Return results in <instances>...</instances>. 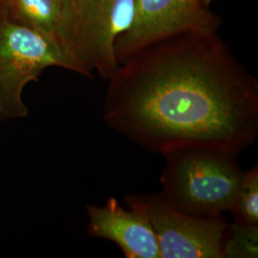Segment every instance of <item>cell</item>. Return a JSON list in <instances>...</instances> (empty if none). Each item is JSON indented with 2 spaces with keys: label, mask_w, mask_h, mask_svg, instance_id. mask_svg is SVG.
I'll list each match as a JSON object with an SVG mask.
<instances>
[{
  "label": "cell",
  "mask_w": 258,
  "mask_h": 258,
  "mask_svg": "<svg viewBox=\"0 0 258 258\" xmlns=\"http://www.w3.org/2000/svg\"><path fill=\"white\" fill-rule=\"evenodd\" d=\"M136 0H61L55 39L67 70L108 80L119 66L117 38L132 24Z\"/></svg>",
  "instance_id": "3957f363"
},
{
  "label": "cell",
  "mask_w": 258,
  "mask_h": 258,
  "mask_svg": "<svg viewBox=\"0 0 258 258\" xmlns=\"http://www.w3.org/2000/svg\"><path fill=\"white\" fill-rule=\"evenodd\" d=\"M88 233L115 243L126 258H161L156 234L148 216L138 209L109 198L102 206H87Z\"/></svg>",
  "instance_id": "52a82bcc"
},
{
  "label": "cell",
  "mask_w": 258,
  "mask_h": 258,
  "mask_svg": "<svg viewBox=\"0 0 258 258\" xmlns=\"http://www.w3.org/2000/svg\"><path fill=\"white\" fill-rule=\"evenodd\" d=\"M221 20L201 0H136L130 27L117 38L115 55L118 63L139 50L176 34L217 31Z\"/></svg>",
  "instance_id": "8992f818"
},
{
  "label": "cell",
  "mask_w": 258,
  "mask_h": 258,
  "mask_svg": "<svg viewBox=\"0 0 258 258\" xmlns=\"http://www.w3.org/2000/svg\"><path fill=\"white\" fill-rule=\"evenodd\" d=\"M224 258H257L258 226L229 223L223 243Z\"/></svg>",
  "instance_id": "9c48e42d"
},
{
  "label": "cell",
  "mask_w": 258,
  "mask_h": 258,
  "mask_svg": "<svg viewBox=\"0 0 258 258\" xmlns=\"http://www.w3.org/2000/svg\"><path fill=\"white\" fill-rule=\"evenodd\" d=\"M1 11L19 23L55 39L61 0H6Z\"/></svg>",
  "instance_id": "ba28073f"
},
{
  "label": "cell",
  "mask_w": 258,
  "mask_h": 258,
  "mask_svg": "<svg viewBox=\"0 0 258 258\" xmlns=\"http://www.w3.org/2000/svg\"><path fill=\"white\" fill-rule=\"evenodd\" d=\"M54 66L67 69L55 39L0 11V123L27 117L25 86Z\"/></svg>",
  "instance_id": "277c9868"
},
{
  "label": "cell",
  "mask_w": 258,
  "mask_h": 258,
  "mask_svg": "<svg viewBox=\"0 0 258 258\" xmlns=\"http://www.w3.org/2000/svg\"><path fill=\"white\" fill-rule=\"evenodd\" d=\"M108 81L106 124L148 151L239 154L257 137V81L217 31L162 38L130 55Z\"/></svg>",
  "instance_id": "6da1fadb"
},
{
  "label": "cell",
  "mask_w": 258,
  "mask_h": 258,
  "mask_svg": "<svg viewBox=\"0 0 258 258\" xmlns=\"http://www.w3.org/2000/svg\"><path fill=\"white\" fill-rule=\"evenodd\" d=\"M234 221L258 226V166L244 172L232 210Z\"/></svg>",
  "instance_id": "30bf717a"
},
{
  "label": "cell",
  "mask_w": 258,
  "mask_h": 258,
  "mask_svg": "<svg viewBox=\"0 0 258 258\" xmlns=\"http://www.w3.org/2000/svg\"><path fill=\"white\" fill-rule=\"evenodd\" d=\"M5 1L6 0H0V11L5 7Z\"/></svg>",
  "instance_id": "7c38bea8"
},
{
  "label": "cell",
  "mask_w": 258,
  "mask_h": 258,
  "mask_svg": "<svg viewBox=\"0 0 258 258\" xmlns=\"http://www.w3.org/2000/svg\"><path fill=\"white\" fill-rule=\"evenodd\" d=\"M127 208L148 216L156 234L161 258H224L223 243L229 223L223 215L199 217L179 212L160 192L128 194Z\"/></svg>",
  "instance_id": "5b68a950"
},
{
  "label": "cell",
  "mask_w": 258,
  "mask_h": 258,
  "mask_svg": "<svg viewBox=\"0 0 258 258\" xmlns=\"http://www.w3.org/2000/svg\"><path fill=\"white\" fill-rule=\"evenodd\" d=\"M163 156L160 176L166 203L179 212L212 217L232 212L244 170L238 154L215 148H180Z\"/></svg>",
  "instance_id": "7a4b0ae2"
},
{
  "label": "cell",
  "mask_w": 258,
  "mask_h": 258,
  "mask_svg": "<svg viewBox=\"0 0 258 258\" xmlns=\"http://www.w3.org/2000/svg\"><path fill=\"white\" fill-rule=\"evenodd\" d=\"M213 1H214V0H201V3L203 4V6H205V7L209 8L210 5L212 4V2H213Z\"/></svg>",
  "instance_id": "8fae6325"
}]
</instances>
